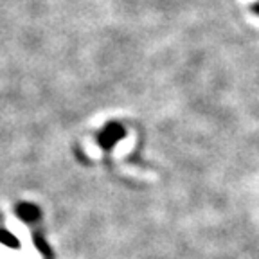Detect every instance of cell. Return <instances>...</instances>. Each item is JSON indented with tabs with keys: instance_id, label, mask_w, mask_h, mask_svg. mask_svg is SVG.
<instances>
[{
	"instance_id": "cell-1",
	"label": "cell",
	"mask_w": 259,
	"mask_h": 259,
	"mask_svg": "<svg viewBox=\"0 0 259 259\" xmlns=\"http://www.w3.org/2000/svg\"><path fill=\"white\" fill-rule=\"evenodd\" d=\"M121 135H122V132H121V128H119V126H110L105 134H103L101 141L105 142L106 146H110V144H113V142L117 141Z\"/></svg>"
},
{
	"instance_id": "cell-2",
	"label": "cell",
	"mask_w": 259,
	"mask_h": 259,
	"mask_svg": "<svg viewBox=\"0 0 259 259\" xmlns=\"http://www.w3.org/2000/svg\"><path fill=\"white\" fill-rule=\"evenodd\" d=\"M18 212H20V216L25 220H34L38 216L36 207H32V205H20L18 207Z\"/></svg>"
}]
</instances>
